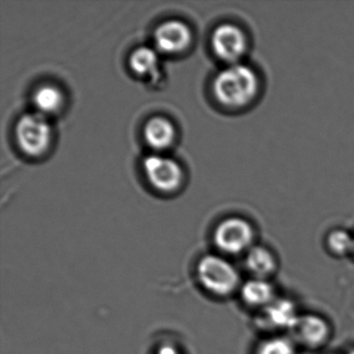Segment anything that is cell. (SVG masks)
<instances>
[{
  "instance_id": "5bb4252c",
  "label": "cell",
  "mask_w": 354,
  "mask_h": 354,
  "mask_svg": "<svg viewBox=\"0 0 354 354\" xmlns=\"http://www.w3.org/2000/svg\"><path fill=\"white\" fill-rule=\"evenodd\" d=\"M246 266L260 279L270 274L274 271L275 259L267 248L254 246L248 252L246 257Z\"/></svg>"
},
{
  "instance_id": "30bf717a",
  "label": "cell",
  "mask_w": 354,
  "mask_h": 354,
  "mask_svg": "<svg viewBox=\"0 0 354 354\" xmlns=\"http://www.w3.org/2000/svg\"><path fill=\"white\" fill-rule=\"evenodd\" d=\"M145 138L149 146L155 150H165L171 146L175 140V128L173 124L162 117L151 119L145 127Z\"/></svg>"
},
{
  "instance_id": "277c9868",
  "label": "cell",
  "mask_w": 354,
  "mask_h": 354,
  "mask_svg": "<svg viewBox=\"0 0 354 354\" xmlns=\"http://www.w3.org/2000/svg\"><path fill=\"white\" fill-rule=\"evenodd\" d=\"M254 232L248 221L233 217L225 219L215 231V244L227 254H239L250 248Z\"/></svg>"
},
{
  "instance_id": "3957f363",
  "label": "cell",
  "mask_w": 354,
  "mask_h": 354,
  "mask_svg": "<svg viewBox=\"0 0 354 354\" xmlns=\"http://www.w3.org/2000/svg\"><path fill=\"white\" fill-rule=\"evenodd\" d=\"M50 124L46 115L39 113H26L16 126V138L21 150L30 156H39L50 145Z\"/></svg>"
},
{
  "instance_id": "e0dca14e",
  "label": "cell",
  "mask_w": 354,
  "mask_h": 354,
  "mask_svg": "<svg viewBox=\"0 0 354 354\" xmlns=\"http://www.w3.org/2000/svg\"><path fill=\"white\" fill-rule=\"evenodd\" d=\"M156 354H181L177 348L174 347L173 345L169 344H165V345L160 346L159 349L157 350Z\"/></svg>"
},
{
  "instance_id": "8992f818",
  "label": "cell",
  "mask_w": 354,
  "mask_h": 354,
  "mask_svg": "<svg viewBox=\"0 0 354 354\" xmlns=\"http://www.w3.org/2000/svg\"><path fill=\"white\" fill-rule=\"evenodd\" d=\"M212 47L219 59L234 65L245 53L246 38L237 26L223 24L213 34Z\"/></svg>"
},
{
  "instance_id": "9c48e42d",
  "label": "cell",
  "mask_w": 354,
  "mask_h": 354,
  "mask_svg": "<svg viewBox=\"0 0 354 354\" xmlns=\"http://www.w3.org/2000/svg\"><path fill=\"white\" fill-rule=\"evenodd\" d=\"M293 330L302 343L310 346L320 345L328 335L327 323L315 315L300 317Z\"/></svg>"
},
{
  "instance_id": "7c38bea8",
  "label": "cell",
  "mask_w": 354,
  "mask_h": 354,
  "mask_svg": "<svg viewBox=\"0 0 354 354\" xmlns=\"http://www.w3.org/2000/svg\"><path fill=\"white\" fill-rule=\"evenodd\" d=\"M241 295L243 299L252 306H268L273 301L274 290L265 279H254L244 283Z\"/></svg>"
},
{
  "instance_id": "8fae6325",
  "label": "cell",
  "mask_w": 354,
  "mask_h": 354,
  "mask_svg": "<svg viewBox=\"0 0 354 354\" xmlns=\"http://www.w3.org/2000/svg\"><path fill=\"white\" fill-rule=\"evenodd\" d=\"M130 67L136 75L142 77H158L159 57L157 51L145 46L136 49L130 57Z\"/></svg>"
},
{
  "instance_id": "4fadbf2b",
  "label": "cell",
  "mask_w": 354,
  "mask_h": 354,
  "mask_svg": "<svg viewBox=\"0 0 354 354\" xmlns=\"http://www.w3.org/2000/svg\"><path fill=\"white\" fill-rule=\"evenodd\" d=\"M64 97L61 91L53 86H43L34 95V105L37 113L43 115L57 113L63 105Z\"/></svg>"
},
{
  "instance_id": "2e32d148",
  "label": "cell",
  "mask_w": 354,
  "mask_h": 354,
  "mask_svg": "<svg viewBox=\"0 0 354 354\" xmlns=\"http://www.w3.org/2000/svg\"><path fill=\"white\" fill-rule=\"evenodd\" d=\"M328 245L335 254H345L354 250V238L348 232L337 230L328 236Z\"/></svg>"
},
{
  "instance_id": "7a4b0ae2",
  "label": "cell",
  "mask_w": 354,
  "mask_h": 354,
  "mask_svg": "<svg viewBox=\"0 0 354 354\" xmlns=\"http://www.w3.org/2000/svg\"><path fill=\"white\" fill-rule=\"evenodd\" d=\"M198 277L205 289L217 295L231 293L239 281L235 267L221 257L209 254L198 263Z\"/></svg>"
},
{
  "instance_id": "5b68a950",
  "label": "cell",
  "mask_w": 354,
  "mask_h": 354,
  "mask_svg": "<svg viewBox=\"0 0 354 354\" xmlns=\"http://www.w3.org/2000/svg\"><path fill=\"white\" fill-rule=\"evenodd\" d=\"M144 169L150 183L160 192H171L181 185V167L169 157L150 155L144 160Z\"/></svg>"
},
{
  "instance_id": "9a60e30c",
  "label": "cell",
  "mask_w": 354,
  "mask_h": 354,
  "mask_svg": "<svg viewBox=\"0 0 354 354\" xmlns=\"http://www.w3.org/2000/svg\"><path fill=\"white\" fill-rule=\"evenodd\" d=\"M258 354H296V348L288 337H271L259 346Z\"/></svg>"
},
{
  "instance_id": "6da1fadb",
  "label": "cell",
  "mask_w": 354,
  "mask_h": 354,
  "mask_svg": "<svg viewBox=\"0 0 354 354\" xmlns=\"http://www.w3.org/2000/svg\"><path fill=\"white\" fill-rule=\"evenodd\" d=\"M259 82L252 68L234 64L215 78L214 94L225 106L237 109L250 103L258 92Z\"/></svg>"
},
{
  "instance_id": "52a82bcc",
  "label": "cell",
  "mask_w": 354,
  "mask_h": 354,
  "mask_svg": "<svg viewBox=\"0 0 354 354\" xmlns=\"http://www.w3.org/2000/svg\"><path fill=\"white\" fill-rule=\"evenodd\" d=\"M155 46L163 53H179L192 42L189 28L179 20H169L161 24L154 35Z\"/></svg>"
},
{
  "instance_id": "ac0fdd59",
  "label": "cell",
  "mask_w": 354,
  "mask_h": 354,
  "mask_svg": "<svg viewBox=\"0 0 354 354\" xmlns=\"http://www.w3.org/2000/svg\"><path fill=\"white\" fill-rule=\"evenodd\" d=\"M347 354H354V350H352V351L348 352Z\"/></svg>"
},
{
  "instance_id": "ba28073f",
  "label": "cell",
  "mask_w": 354,
  "mask_h": 354,
  "mask_svg": "<svg viewBox=\"0 0 354 354\" xmlns=\"http://www.w3.org/2000/svg\"><path fill=\"white\" fill-rule=\"evenodd\" d=\"M299 318L291 300H273L264 310L265 322L275 328L293 329Z\"/></svg>"
}]
</instances>
